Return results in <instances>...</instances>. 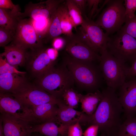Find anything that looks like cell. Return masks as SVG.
<instances>
[{
	"instance_id": "60d3db41",
	"label": "cell",
	"mask_w": 136,
	"mask_h": 136,
	"mask_svg": "<svg viewBox=\"0 0 136 136\" xmlns=\"http://www.w3.org/2000/svg\"><path fill=\"white\" fill-rule=\"evenodd\" d=\"M0 136H5L3 133L2 122L1 119H0Z\"/></svg>"
},
{
	"instance_id": "5bb4252c",
	"label": "cell",
	"mask_w": 136,
	"mask_h": 136,
	"mask_svg": "<svg viewBox=\"0 0 136 136\" xmlns=\"http://www.w3.org/2000/svg\"><path fill=\"white\" fill-rule=\"evenodd\" d=\"M119 88V101L127 117L131 116L136 107V77L128 79Z\"/></svg>"
},
{
	"instance_id": "603a6c76",
	"label": "cell",
	"mask_w": 136,
	"mask_h": 136,
	"mask_svg": "<svg viewBox=\"0 0 136 136\" xmlns=\"http://www.w3.org/2000/svg\"><path fill=\"white\" fill-rule=\"evenodd\" d=\"M19 12L16 13L10 10L0 8V27L16 32L20 19Z\"/></svg>"
},
{
	"instance_id": "f35d334b",
	"label": "cell",
	"mask_w": 136,
	"mask_h": 136,
	"mask_svg": "<svg viewBox=\"0 0 136 136\" xmlns=\"http://www.w3.org/2000/svg\"><path fill=\"white\" fill-rule=\"evenodd\" d=\"M126 75L127 79L136 77V59L130 67L127 68Z\"/></svg>"
},
{
	"instance_id": "277c9868",
	"label": "cell",
	"mask_w": 136,
	"mask_h": 136,
	"mask_svg": "<svg viewBox=\"0 0 136 136\" xmlns=\"http://www.w3.org/2000/svg\"><path fill=\"white\" fill-rule=\"evenodd\" d=\"M99 67L107 86L116 90L126 81L127 67L125 63L108 52L106 49L100 55Z\"/></svg>"
},
{
	"instance_id": "f546056e",
	"label": "cell",
	"mask_w": 136,
	"mask_h": 136,
	"mask_svg": "<svg viewBox=\"0 0 136 136\" xmlns=\"http://www.w3.org/2000/svg\"><path fill=\"white\" fill-rule=\"evenodd\" d=\"M103 1L101 0H87L86 6L88 7L89 12L88 17L89 19L91 20L92 18H94L104 6L106 4V3L104 2L101 7L98 9L99 4Z\"/></svg>"
},
{
	"instance_id": "2e32d148",
	"label": "cell",
	"mask_w": 136,
	"mask_h": 136,
	"mask_svg": "<svg viewBox=\"0 0 136 136\" xmlns=\"http://www.w3.org/2000/svg\"><path fill=\"white\" fill-rule=\"evenodd\" d=\"M57 105L59 108L57 119L59 123L68 126L78 122L89 125L91 116L69 107L61 101Z\"/></svg>"
},
{
	"instance_id": "4dcf8cb0",
	"label": "cell",
	"mask_w": 136,
	"mask_h": 136,
	"mask_svg": "<svg viewBox=\"0 0 136 136\" xmlns=\"http://www.w3.org/2000/svg\"><path fill=\"white\" fill-rule=\"evenodd\" d=\"M15 32L0 27V46L4 47L13 40Z\"/></svg>"
},
{
	"instance_id": "7a4b0ae2",
	"label": "cell",
	"mask_w": 136,
	"mask_h": 136,
	"mask_svg": "<svg viewBox=\"0 0 136 136\" xmlns=\"http://www.w3.org/2000/svg\"><path fill=\"white\" fill-rule=\"evenodd\" d=\"M63 61L79 86L89 92L98 90L104 80L99 66L93 62L74 59L67 54L63 57Z\"/></svg>"
},
{
	"instance_id": "cb8c5ba5",
	"label": "cell",
	"mask_w": 136,
	"mask_h": 136,
	"mask_svg": "<svg viewBox=\"0 0 136 136\" xmlns=\"http://www.w3.org/2000/svg\"><path fill=\"white\" fill-rule=\"evenodd\" d=\"M64 2L62 4L60 22L62 34L65 36L72 35L73 27L67 8Z\"/></svg>"
},
{
	"instance_id": "9c48e42d",
	"label": "cell",
	"mask_w": 136,
	"mask_h": 136,
	"mask_svg": "<svg viewBox=\"0 0 136 136\" xmlns=\"http://www.w3.org/2000/svg\"><path fill=\"white\" fill-rule=\"evenodd\" d=\"M64 49L73 58L81 61L100 62V55L93 50L77 32L70 36H65Z\"/></svg>"
},
{
	"instance_id": "8d00e7d4",
	"label": "cell",
	"mask_w": 136,
	"mask_h": 136,
	"mask_svg": "<svg viewBox=\"0 0 136 136\" xmlns=\"http://www.w3.org/2000/svg\"><path fill=\"white\" fill-rule=\"evenodd\" d=\"M99 127L96 124L90 125L83 133V136H97L98 131Z\"/></svg>"
},
{
	"instance_id": "ac0fdd59",
	"label": "cell",
	"mask_w": 136,
	"mask_h": 136,
	"mask_svg": "<svg viewBox=\"0 0 136 136\" xmlns=\"http://www.w3.org/2000/svg\"><path fill=\"white\" fill-rule=\"evenodd\" d=\"M69 126L59 122H50L31 124V132L45 136H64L67 135Z\"/></svg>"
},
{
	"instance_id": "83f0119b",
	"label": "cell",
	"mask_w": 136,
	"mask_h": 136,
	"mask_svg": "<svg viewBox=\"0 0 136 136\" xmlns=\"http://www.w3.org/2000/svg\"><path fill=\"white\" fill-rule=\"evenodd\" d=\"M60 99L64 104L73 108L77 107L80 102L78 93L72 88L66 90Z\"/></svg>"
},
{
	"instance_id": "6da1fadb",
	"label": "cell",
	"mask_w": 136,
	"mask_h": 136,
	"mask_svg": "<svg viewBox=\"0 0 136 136\" xmlns=\"http://www.w3.org/2000/svg\"><path fill=\"white\" fill-rule=\"evenodd\" d=\"M101 93V100L95 112L91 116L89 125H97L101 135L116 136L122 123V106L116 90L107 86Z\"/></svg>"
},
{
	"instance_id": "ee69618b",
	"label": "cell",
	"mask_w": 136,
	"mask_h": 136,
	"mask_svg": "<svg viewBox=\"0 0 136 136\" xmlns=\"http://www.w3.org/2000/svg\"><path fill=\"white\" fill-rule=\"evenodd\" d=\"M101 136H106L104 135H101Z\"/></svg>"
},
{
	"instance_id": "e0dca14e",
	"label": "cell",
	"mask_w": 136,
	"mask_h": 136,
	"mask_svg": "<svg viewBox=\"0 0 136 136\" xmlns=\"http://www.w3.org/2000/svg\"><path fill=\"white\" fill-rule=\"evenodd\" d=\"M24 75L5 74L0 75V93L15 94L29 83Z\"/></svg>"
},
{
	"instance_id": "7bdbcfd3",
	"label": "cell",
	"mask_w": 136,
	"mask_h": 136,
	"mask_svg": "<svg viewBox=\"0 0 136 136\" xmlns=\"http://www.w3.org/2000/svg\"><path fill=\"white\" fill-rule=\"evenodd\" d=\"M134 112H136V107L135 108V110H134Z\"/></svg>"
},
{
	"instance_id": "5b68a950",
	"label": "cell",
	"mask_w": 136,
	"mask_h": 136,
	"mask_svg": "<svg viewBox=\"0 0 136 136\" xmlns=\"http://www.w3.org/2000/svg\"><path fill=\"white\" fill-rule=\"evenodd\" d=\"M106 50L124 63L132 64L136 59V39L120 29L109 37Z\"/></svg>"
},
{
	"instance_id": "7402d4cb",
	"label": "cell",
	"mask_w": 136,
	"mask_h": 136,
	"mask_svg": "<svg viewBox=\"0 0 136 136\" xmlns=\"http://www.w3.org/2000/svg\"><path fill=\"white\" fill-rule=\"evenodd\" d=\"M62 3L50 16L49 26L47 33L43 40V43L47 42L62 34L60 22Z\"/></svg>"
},
{
	"instance_id": "f1b7e54d",
	"label": "cell",
	"mask_w": 136,
	"mask_h": 136,
	"mask_svg": "<svg viewBox=\"0 0 136 136\" xmlns=\"http://www.w3.org/2000/svg\"><path fill=\"white\" fill-rule=\"evenodd\" d=\"M5 74L24 75L26 72L18 70L17 69L7 62L5 59L0 55V75Z\"/></svg>"
},
{
	"instance_id": "7c38bea8",
	"label": "cell",
	"mask_w": 136,
	"mask_h": 136,
	"mask_svg": "<svg viewBox=\"0 0 136 136\" xmlns=\"http://www.w3.org/2000/svg\"><path fill=\"white\" fill-rule=\"evenodd\" d=\"M11 94L32 108L48 103L58 105L61 101L60 99L55 97L35 84L30 83L19 92Z\"/></svg>"
},
{
	"instance_id": "52a82bcc",
	"label": "cell",
	"mask_w": 136,
	"mask_h": 136,
	"mask_svg": "<svg viewBox=\"0 0 136 136\" xmlns=\"http://www.w3.org/2000/svg\"><path fill=\"white\" fill-rule=\"evenodd\" d=\"M83 18V22L76 31L90 47L101 55L106 49L109 37L95 22L87 16Z\"/></svg>"
},
{
	"instance_id": "74e56055",
	"label": "cell",
	"mask_w": 136,
	"mask_h": 136,
	"mask_svg": "<svg viewBox=\"0 0 136 136\" xmlns=\"http://www.w3.org/2000/svg\"><path fill=\"white\" fill-rule=\"evenodd\" d=\"M81 12L83 17L86 16L85 11L86 7L87 0H72Z\"/></svg>"
},
{
	"instance_id": "e575fe53",
	"label": "cell",
	"mask_w": 136,
	"mask_h": 136,
	"mask_svg": "<svg viewBox=\"0 0 136 136\" xmlns=\"http://www.w3.org/2000/svg\"><path fill=\"white\" fill-rule=\"evenodd\" d=\"M83 133L79 122L69 126L67 133V136H82Z\"/></svg>"
},
{
	"instance_id": "f6af8a7d",
	"label": "cell",
	"mask_w": 136,
	"mask_h": 136,
	"mask_svg": "<svg viewBox=\"0 0 136 136\" xmlns=\"http://www.w3.org/2000/svg\"><path fill=\"white\" fill-rule=\"evenodd\" d=\"M67 136V135H65V136Z\"/></svg>"
},
{
	"instance_id": "8fae6325",
	"label": "cell",
	"mask_w": 136,
	"mask_h": 136,
	"mask_svg": "<svg viewBox=\"0 0 136 136\" xmlns=\"http://www.w3.org/2000/svg\"><path fill=\"white\" fill-rule=\"evenodd\" d=\"M29 50V51H27L25 64L29 72L36 79L54 66L55 61L51 60L46 53V49L44 46Z\"/></svg>"
},
{
	"instance_id": "1f68e13d",
	"label": "cell",
	"mask_w": 136,
	"mask_h": 136,
	"mask_svg": "<svg viewBox=\"0 0 136 136\" xmlns=\"http://www.w3.org/2000/svg\"><path fill=\"white\" fill-rule=\"evenodd\" d=\"M121 29L136 39V14L132 18L127 20Z\"/></svg>"
},
{
	"instance_id": "ba28073f",
	"label": "cell",
	"mask_w": 136,
	"mask_h": 136,
	"mask_svg": "<svg viewBox=\"0 0 136 136\" xmlns=\"http://www.w3.org/2000/svg\"><path fill=\"white\" fill-rule=\"evenodd\" d=\"M0 112L12 116L31 124L40 123L35 118L32 108L11 94L0 93Z\"/></svg>"
},
{
	"instance_id": "30bf717a",
	"label": "cell",
	"mask_w": 136,
	"mask_h": 136,
	"mask_svg": "<svg viewBox=\"0 0 136 136\" xmlns=\"http://www.w3.org/2000/svg\"><path fill=\"white\" fill-rule=\"evenodd\" d=\"M25 49H32L43 46L42 40L29 19H20L11 43Z\"/></svg>"
},
{
	"instance_id": "836d02e7",
	"label": "cell",
	"mask_w": 136,
	"mask_h": 136,
	"mask_svg": "<svg viewBox=\"0 0 136 136\" xmlns=\"http://www.w3.org/2000/svg\"><path fill=\"white\" fill-rule=\"evenodd\" d=\"M0 8L10 10L16 13L20 12L19 6L14 5L11 0H0Z\"/></svg>"
},
{
	"instance_id": "d4e9b609",
	"label": "cell",
	"mask_w": 136,
	"mask_h": 136,
	"mask_svg": "<svg viewBox=\"0 0 136 136\" xmlns=\"http://www.w3.org/2000/svg\"><path fill=\"white\" fill-rule=\"evenodd\" d=\"M65 4L70 15L73 27L77 30V27L81 25L83 22L84 18L82 13L72 0H67Z\"/></svg>"
},
{
	"instance_id": "ffe728a7",
	"label": "cell",
	"mask_w": 136,
	"mask_h": 136,
	"mask_svg": "<svg viewBox=\"0 0 136 136\" xmlns=\"http://www.w3.org/2000/svg\"><path fill=\"white\" fill-rule=\"evenodd\" d=\"M27 50L11 43L4 47V52L0 54L9 64L17 69L25 65Z\"/></svg>"
},
{
	"instance_id": "3957f363",
	"label": "cell",
	"mask_w": 136,
	"mask_h": 136,
	"mask_svg": "<svg viewBox=\"0 0 136 136\" xmlns=\"http://www.w3.org/2000/svg\"><path fill=\"white\" fill-rule=\"evenodd\" d=\"M74 83L70 73L63 63L58 67L54 66L36 79L35 85L55 97L60 99L64 91L72 88Z\"/></svg>"
},
{
	"instance_id": "d590c367",
	"label": "cell",
	"mask_w": 136,
	"mask_h": 136,
	"mask_svg": "<svg viewBox=\"0 0 136 136\" xmlns=\"http://www.w3.org/2000/svg\"><path fill=\"white\" fill-rule=\"evenodd\" d=\"M66 41L64 38L59 36L54 38L52 43L53 48L58 51L64 48Z\"/></svg>"
},
{
	"instance_id": "9a60e30c",
	"label": "cell",
	"mask_w": 136,
	"mask_h": 136,
	"mask_svg": "<svg viewBox=\"0 0 136 136\" xmlns=\"http://www.w3.org/2000/svg\"><path fill=\"white\" fill-rule=\"evenodd\" d=\"M5 136H31V124L12 116L1 114Z\"/></svg>"
},
{
	"instance_id": "8992f818",
	"label": "cell",
	"mask_w": 136,
	"mask_h": 136,
	"mask_svg": "<svg viewBox=\"0 0 136 136\" xmlns=\"http://www.w3.org/2000/svg\"><path fill=\"white\" fill-rule=\"evenodd\" d=\"M123 0H109L95 23L109 35L121 29L126 17Z\"/></svg>"
},
{
	"instance_id": "d6986e66",
	"label": "cell",
	"mask_w": 136,
	"mask_h": 136,
	"mask_svg": "<svg viewBox=\"0 0 136 136\" xmlns=\"http://www.w3.org/2000/svg\"><path fill=\"white\" fill-rule=\"evenodd\" d=\"M58 107L55 103H47L32 108L34 116L40 123L50 122H58Z\"/></svg>"
},
{
	"instance_id": "4fadbf2b",
	"label": "cell",
	"mask_w": 136,
	"mask_h": 136,
	"mask_svg": "<svg viewBox=\"0 0 136 136\" xmlns=\"http://www.w3.org/2000/svg\"><path fill=\"white\" fill-rule=\"evenodd\" d=\"M64 2L63 0H48L37 3L30 2L26 6L24 12H19V18L21 19L28 17L34 20L50 18L52 13Z\"/></svg>"
},
{
	"instance_id": "b9f144b4",
	"label": "cell",
	"mask_w": 136,
	"mask_h": 136,
	"mask_svg": "<svg viewBox=\"0 0 136 136\" xmlns=\"http://www.w3.org/2000/svg\"><path fill=\"white\" fill-rule=\"evenodd\" d=\"M33 136H42V135L39 133V134L35 135Z\"/></svg>"
},
{
	"instance_id": "4316f807",
	"label": "cell",
	"mask_w": 136,
	"mask_h": 136,
	"mask_svg": "<svg viewBox=\"0 0 136 136\" xmlns=\"http://www.w3.org/2000/svg\"><path fill=\"white\" fill-rule=\"evenodd\" d=\"M29 18L32 25L42 41L48 30L50 18H43L36 20Z\"/></svg>"
},
{
	"instance_id": "ab89813d",
	"label": "cell",
	"mask_w": 136,
	"mask_h": 136,
	"mask_svg": "<svg viewBox=\"0 0 136 136\" xmlns=\"http://www.w3.org/2000/svg\"><path fill=\"white\" fill-rule=\"evenodd\" d=\"M46 53L51 60L55 61L58 56V51L54 48L46 49Z\"/></svg>"
},
{
	"instance_id": "d6a6232c",
	"label": "cell",
	"mask_w": 136,
	"mask_h": 136,
	"mask_svg": "<svg viewBox=\"0 0 136 136\" xmlns=\"http://www.w3.org/2000/svg\"><path fill=\"white\" fill-rule=\"evenodd\" d=\"M124 6L126 20L132 18L135 16L136 0H125Z\"/></svg>"
},
{
	"instance_id": "44dd1931",
	"label": "cell",
	"mask_w": 136,
	"mask_h": 136,
	"mask_svg": "<svg viewBox=\"0 0 136 136\" xmlns=\"http://www.w3.org/2000/svg\"><path fill=\"white\" fill-rule=\"evenodd\" d=\"M79 102L81 104L82 112L92 116L96 110L102 97V93L99 90L86 95L78 93Z\"/></svg>"
},
{
	"instance_id": "484cf974",
	"label": "cell",
	"mask_w": 136,
	"mask_h": 136,
	"mask_svg": "<svg viewBox=\"0 0 136 136\" xmlns=\"http://www.w3.org/2000/svg\"><path fill=\"white\" fill-rule=\"evenodd\" d=\"M116 136H136V119L132 116L127 117L120 127Z\"/></svg>"
}]
</instances>
